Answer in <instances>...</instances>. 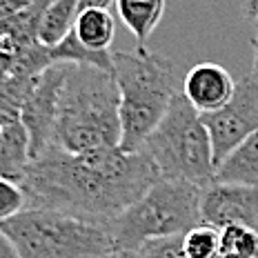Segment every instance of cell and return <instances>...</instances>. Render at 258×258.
Segmentation results:
<instances>
[{"label": "cell", "mask_w": 258, "mask_h": 258, "mask_svg": "<svg viewBox=\"0 0 258 258\" xmlns=\"http://www.w3.org/2000/svg\"><path fill=\"white\" fill-rule=\"evenodd\" d=\"M74 34L89 49L109 51L111 40H114V34H116L114 16L109 14V9H103V7L80 9L76 23H74Z\"/></svg>", "instance_id": "cell-14"}, {"label": "cell", "mask_w": 258, "mask_h": 258, "mask_svg": "<svg viewBox=\"0 0 258 258\" xmlns=\"http://www.w3.org/2000/svg\"><path fill=\"white\" fill-rule=\"evenodd\" d=\"M216 180L258 187V129L218 165Z\"/></svg>", "instance_id": "cell-13"}, {"label": "cell", "mask_w": 258, "mask_h": 258, "mask_svg": "<svg viewBox=\"0 0 258 258\" xmlns=\"http://www.w3.org/2000/svg\"><path fill=\"white\" fill-rule=\"evenodd\" d=\"M18 120H20V109L18 107H16L14 103H9V100L0 98V127L12 125V122H18Z\"/></svg>", "instance_id": "cell-21"}, {"label": "cell", "mask_w": 258, "mask_h": 258, "mask_svg": "<svg viewBox=\"0 0 258 258\" xmlns=\"http://www.w3.org/2000/svg\"><path fill=\"white\" fill-rule=\"evenodd\" d=\"M49 56L53 62H67V64H87V67H98L114 72V60L111 51H96L83 45L76 34H69L64 40H60L56 47H49Z\"/></svg>", "instance_id": "cell-16"}, {"label": "cell", "mask_w": 258, "mask_h": 258, "mask_svg": "<svg viewBox=\"0 0 258 258\" xmlns=\"http://www.w3.org/2000/svg\"><path fill=\"white\" fill-rule=\"evenodd\" d=\"M143 152L152 158L160 178L191 182L201 189L216 180L218 167L209 129L182 91L174 96L167 114L145 141Z\"/></svg>", "instance_id": "cell-5"}, {"label": "cell", "mask_w": 258, "mask_h": 258, "mask_svg": "<svg viewBox=\"0 0 258 258\" xmlns=\"http://www.w3.org/2000/svg\"><path fill=\"white\" fill-rule=\"evenodd\" d=\"M0 132H3V127H0Z\"/></svg>", "instance_id": "cell-28"}, {"label": "cell", "mask_w": 258, "mask_h": 258, "mask_svg": "<svg viewBox=\"0 0 258 258\" xmlns=\"http://www.w3.org/2000/svg\"><path fill=\"white\" fill-rule=\"evenodd\" d=\"M111 60L120 89V149L141 152L182 87H178L174 62L147 47L111 51Z\"/></svg>", "instance_id": "cell-3"}, {"label": "cell", "mask_w": 258, "mask_h": 258, "mask_svg": "<svg viewBox=\"0 0 258 258\" xmlns=\"http://www.w3.org/2000/svg\"><path fill=\"white\" fill-rule=\"evenodd\" d=\"M0 258H18V254L14 251L12 243L5 238V234L0 232Z\"/></svg>", "instance_id": "cell-24"}, {"label": "cell", "mask_w": 258, "mask_h": 258, "mask_svg": "<svg viewBox=\"0 0 258 258\" xmlns=\"http://www.w3.org/2000/svg\"><path fill=\"white\" fill-rule=\"evenodd\" d=\"M182 251L187 258H220V229L212 225H196L182 234Z\"/></svg>", "instance_id": "cell-17"}, {"label": "cell", "mask_w": 258, "mask_h": 258, "mask_svg": "<svg viewBox=\"0 0 258 258\" xmlns=\"http://www.w3.org/2000/svg\"><path fill=\"white\" fill-rule=\"evenodd\" d=\"M25 207H27V198L25 191L20 189V185L16 180L0 176V223L16 216Z\"/></svg>", "instance_id": "cell-20"}, {"label": "cell", "mask_w": 258, "mask_h": 258, "mask_svg": "<svg viewBox=\"0 0 258 258\" xmlns=\"http://www.w3.org/2000/svg\"><path fill=\"white\" fill-rule=\"evenodd\" d=\"M105 258H125L120 254V251H114V254H109V256H105Z\"/></svg>", "instance_id": "cell-27"}, {"label": "cell", "mask_w": 258, "mask_h": 258, "mask_svg": "<svg viewBox=\"0 0 258 258\" xmlns=\"http://www.w3.org/2000/svg\"><path fill=\"white\" fill-rule=\"evenodd\" d=\"M31 0H0V20H7L29 5Z\"/></svg>", "instance_id": "cell-22"}, {"label": "cell", "mask_w": 258, "mask_h": 258, "mask_svg": "<svg viewBox=\"0 0 258 258\" xmlns=\"http://www.w3.org/2000/svg\"><path fill=\"white\" fill-rule=\"evenodd\" d=\"M201 191L191 182L158 178L132 207L107 223L116 251L127 254L147 240L182 236L201 225Z\"/></svg>", "instance_id": "cell-6"}, {"label": "cell", "mask_w": 258, "mask_h": 258, "mask_svg": "<svg viewBox=\"0 0 258 258\" xmlns=\"http://www.w3.org/2000/svg\"><path fill=\"white\" fill-rule=\"evenodd\" d=\"M69 67L72 64L67 62H56L36 74L29 94L20 107V120L29 134L31 158L42 154L47 145L51 143L58 116V98H60V89L69 74Z\"/></svg>", "instance_id": "cell-8"}, {"label": "cell", "mask_w": 258, "mask_h": 258, "mask_svg": "<svg viewBox=\"0 0 258 258\" xmlns=\"http://www.w3.org/2000/svg\"><path fill=\"white\" fill-rule=\"evenodd\" d=\"M167 0H116V12L122 25L134 34L141 47L149 40L154 29L163 20Z\"/></svg>", "instance_id": "cell-11"}, {"label": "cell", "mask_w": 258, "mask_h": 258, "mask_svg": "<svg viewBox=\"0 0 258 258\" xmlns=\"http://www.w3.org/2000/svg\"><path fill=\"white\" fill-rule=\"evenodd\" d=\"M209 129L216 167L258 129V83L245 76L236 83V91L227 105L212 114H203Z\"/></svg>", "instance_id": "cell-7"}, {"label": "cell", "mask_w": 258, "mask_h": 258, "mask_svg": "<svg viewBox=\"0 0 258 258\" xmlns=\"http://www.w3.org/2000/svg\"><path fill=\"white\" fill-rule=\"evenodd\" d=\"M245 16L258 27V0H245Z\"/></svg>", "instance_id": "cell-26"}, {"label": "cell", "mask_w": 258, "mask_h": 258, "mask_svg": "<svg viewBox=\"0 0 258 258\" xmlns=\"http://www.w3.org/2000/svg\"><path fill=\"white\" fill-rule=\"evenodd\" d=\"M29 160V134H27L23 120L5 125L0 132V176L18 182Z\"/></svg>", "instance_id": "cell-12"}, {"label": "cell", "mask_w": 258, "mask_h": 258, "mask_svg": "<svg viewBox=\"0 0 258 258\" xmlns=\"http://www.w3.org/2000/svg\"><path fill=\"white\" fill-rule=\"evenodd\" d=\"M125 258H187L182 251V236H169V238L147 240L138 249L122 254Z\"/></svg>", "instance_id": "cell-19"}, {"label": "cell", "mask_w": 258, "mask_h": 258, "mask_svg": "<svg viewBox=\"0 0 258 258\" xmlns=\"http://www.w3.org/2000/svg\"><path fill=\"white\" fill-rule=\"evenodd\" d=\"M147 154L103 149L72 154L49 143L18 178L27 207L58 209L107 225L158 180Z\"/></svg>", "instance_id": "cell-1"}, {"label": "cell", "mask_w": 258, "mask_h": 258, "mask_svg": "<svg viewBox=\"0 0 258 258\" xmlns=\"http://www.w3.org/2000/svg\"><path fill=\"white\" fill-rule=\"evenodd\" d=\"M120 89L114 72L72 64L58 98L51 143L72 154L120 147Z\"/></svg>", "instance_id": "cell-2"}, {"label": "cell", "mask_w": 258, "mask_h": 258, "mask_svg": "<svg viewBox=\"0 0 258 258\" xmlns=\"http://www.w3.org/2000/svg\"><path fill=\"white\" fill-rule=\"evenodd\" d=\"M236 80L225 67L216 62H201L182 78V94L201 114L223 109L232 100Z\"/></svg>", "instance_id": "cell-10"}, {"label": "cell", "mask_w": 258, "mask_h": 258, "mask_svg": "<svg viewBox=\"0 0 258 258\" xmlns=\"http://www.w3.org/2000/svg\"><path fill=\"white\" fill-rule=\"evenodd\" d=\"M220 256L258 258V229L243 225L220 229Z\"/></svg>", "instance_id": "cell-18"}, {"label": "cell", "mask_w": 258, "mask_h": 258, "mask_svg": "<svg viewBox=\"0 0 258 258\" xmlns=\"http://www.w3.org/2000/svg\"><path fill=\"white\" fill-rule=\"evenodd\" d=\"M116 0H78V9H87V7H103L109 9Z\"/></svg>", "instance_id": "cell-25"}, {"label": "cell", "mask_w": 258, "mask_h": 258, "mask_svg": "<svg viewBox=\"0 0 258 258\" xmlns=\"http://www.w3.org/2000/svg\"><path fill=\"white\" fill-rule=\"evenodd\" d=\"M201 216L216 229L243 225L258 229V187L214 180L201 191Z\"/></svg>", "instance_id": "cell-9"}, {"label": "cell", "mask_w": 258, "mask_h": 258, "mask_svg": "<svg viewBox=\"0 0 258 258\" xmlns=\"http://www.w3.org/2000/svg\"><path fill=\"white\" fill-rule=\"evenodd\" d=\"M0 232L18 258H105L116 251L107 225L58 209L25 207L3 220Z\"/></svg>", "instance_id": "cell-4"}, {"label": "cell", "mask_w": 258, "mask_h": 258, "mask_svg": "<svg viewBox=\"0 0 258 258\" xmlns=\"http://www.w3.org/2000/svg\"><path fill=\"white\" fill-rule=\"evenodd\" d=\"M251 51H254V60H251V72L247 76L258 83V27H256V36L251 38Z\"/></svg>", "instance_id": "cell-23"}, {"label": "cell", "mask_w": 258, "mask_h": 258, "mask_svg": "<svg viewBox=\"0 0 258 258\" xmlns=\"http://www.w3.org/2000/svg\"><path fill=\"white\" fill-rule=\"evenodd\" d=\"M78 0H49L38 25V40L45 47H56L74 31L78 18Z\"/></svg>", "instance_id": "cell-15"}]
</instances>
